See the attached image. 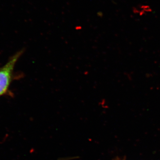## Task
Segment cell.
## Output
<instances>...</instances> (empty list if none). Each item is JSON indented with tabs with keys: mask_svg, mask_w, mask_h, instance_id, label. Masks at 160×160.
<instances>
[{
	"mask_svg": "<svg viewBox=\"0 0 160 160\" xmlns=\"http://www.w3.org/2000/svg\"><path fill=\"white\" fill-rule=\"evenodd\" d=\"M23 53V50L18 52L4 66L0 68V97L8 91L12 80L15 66Z\"/></svg>",
	"mask_w": 160,
	"mask_h": 160,
	"instance_id": "6da1fadb",
	"label": "cell"
}]
</instances>
